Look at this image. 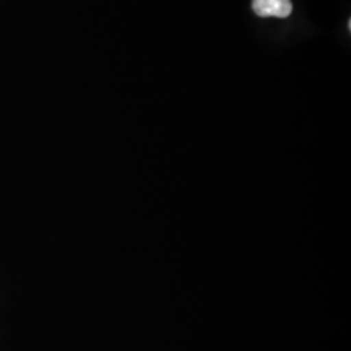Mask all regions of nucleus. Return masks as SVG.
Listing matches in <instances>:
<instances>
[{
	"instance_id": "obj_1",
	"label": "nucleus",
	"mask_w": 351,
	"mask_h": 351,
	"mask_svg": "<svg viewBox=\"0 0 351 351\" xmlns=\"http://www.w3.org/2000/svg\"><path fill=\"white\" fill-rule=\"evenodd\" d=\"M252 10L261 17L285 19L293 11L290 0H252Z\"/></svg>"
}]
</instances>
